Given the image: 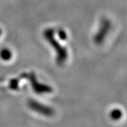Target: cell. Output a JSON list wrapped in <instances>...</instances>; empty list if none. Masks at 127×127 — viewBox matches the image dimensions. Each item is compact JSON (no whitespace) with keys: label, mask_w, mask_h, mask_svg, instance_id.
I'll list each match as a JSON object with an SVG mask.
<instances>
[{"label":"cell","mask_w":127,"mask_h":127,"mask_svg":"<svg viewBox=\"0 0 127 127\" xmlns=\"http://www.w3.org/2000/svg\"><path fill=\"white\" fill-rule=\"evenodd\" d=\"M122 117V112L119 109H114L111 113V117L113 119H119Z\"/></svg>","instance_id":"cell-2"},{"label":"cell","mask_w":127,"mask_h":127,"mask_svg":"<svg viewBox=\"0 0 127 127\" xmlns=\"http://www.w3.org/2000/svg\"><path fill=\"white\" fill-rule=\"evenodd\" d=\"M30 107H31V108L34 109L35 112L40 114H42L47 115V116L52 114V109H50L47 107H45V106L42 105L41 104H39L38 102H32V101L31 102H30Z\"/></svg>","instance_id":"cell-1"}]
</instances>
